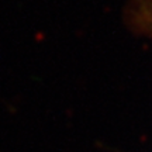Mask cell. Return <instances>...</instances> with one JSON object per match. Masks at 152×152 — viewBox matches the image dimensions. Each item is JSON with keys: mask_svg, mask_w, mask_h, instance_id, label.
<instances>
[{"mask_svg": "<svg viewBox=\"0 0 152 152\" xmlns=\"http://www.w3.org/2000/svg\"><path fill=\"white\" fill-rule=\"evenodd\" d=\"M125 20L137 34L152 37V0H130Z\"/></svg>", "mask_w": 152, "mask_h": 152, "instance_id": "cell-1", "label": "cell"}]
</instances>
